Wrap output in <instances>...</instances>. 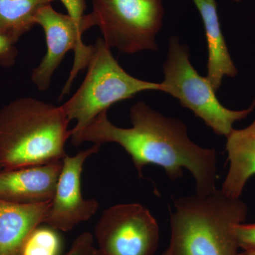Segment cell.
Instances as JSON below:
<instances>
[{"instance_id": "1", "label": "cell", "mask_w": 255, "mask_h": 255, "mask_svg": "<svg viewBox=\"0 0 255 255\" xmlns=\"http://www.w3.org/2000/svg\"><path fill=\"white\" fill-rule=\"evenodd\" d=\"M130 119L131 128L118 127L110 122L107 111L102 112L70 137L72 144L114 142L130 156L139 177L150 164L163 168L172 181L187 169L195 179L196 194L209 195L217 190V152L194 143L182 121L165 117L143 102L132 106Z\"/></svg>"}, {"instance_id": "2", "label": "cell", "mask_w": 255, "mask_h": 255, "mask_svg": "<svg viewBox=\"0 0 255 255\" xmlns=\"http://www.w3.org/2000/svg\"><path fill=\"white\" fill-rule=\"evenodd\" d=\"M62 106L21 97L0 109V165L14 169L62 160L71 136Z\"/></svg>"}, {"instance_id": "3", "label": "cell", "mask_w": 255, "mask_h": 255, "mask_svg": "<svg viewBox=\"0 0 255 255\" xmlns=\"http://www.w3.org/2000/svg\"><path fill=\"white\" fill-rule=\"evenodd\" d=\"M248 206L221 189L174 201L171 236L162 255H238L235 227L244 223Z\"/></svg>"}, {"instance_id": "4", "label": "cell", "mask_w": 255, "mask_h": 255, "mask_svg": "<svg viewBox=\"0 0 255 255\" xmlns=\"http://www.w3.org/2000/svg\"><path fill=\"white\" fill-rule=\"evenodd\" d=\"M86 68V76L81 85L62 105L68 120L76 121L70 137L114 104L132 98L140 92L162 91L161 83L145 81L128 73L101 38L92 45Z\"/></svg>"}, {"instance_id": "5", "label": "cell", "mask_w": 255, "mask_h": 255, "mask_svg": "<svg viewBox=\"0 0 255 255\" xmlns=\"http://www.w3.org/2000/svg\"><path fill=\"white\" fill-rule=\"evenodd\" d=\"M163 70L162 92L179 100L220 136L227 137L236 122L247 118L255 110V99L246 110H231L221 105L206 77L199 75L191 65L189 48L177 36L169 38Z\"/></svg>"}, {"instance_id": "6", "label": "cell", "mask_w": 255, "mask_h": 255, "mask_svg": "<svg viewBox=\"0 0 255 255\" xmlns=\"http://www.w3.org/2000/svg\"><path fill=\"white\" fill-rule=\"evenodd\" d=\"M90 14L110 48L127 54L157 50L156 36L164 15L162 0H92Z\"/></svg>"}, {"instance_id": "7", "label": "cell", "mask_w": 255, "mask_h": 255, "mask_svg": "<svg viewBox=\"0 0 255 255\" xmlns=\"http://www.w3.org/2000/svg\"><path fill=\"white\" fill-rule=\"evenodd\" d=\"M35 24L43 28L46 36L47 51L39 65L32 70L31 79L39 91L49 88L52 77L59 67L65 55L75 52L73 68L65 83L60 99L70 92L72 84L79 72L86 68L91 54L92 45L87 46L82 41V34L95 26L91 14H85L81 21L69 14L58 12L51 4L47 5L37 13Z\"/></svg>"}, {"instance_id": "8", "label": "cell", "mask_w": 255, "mask_h": 255, "mask_svg": "<svg viewBox=\"0 0 255 255\" xmlns=\"http://www.w3.org/2000/svg\"><path fill=\"white\" fill-rule=\"evenodd\" d=\"M95 236L103 255H155L159 228L142 204H117L103 211Z\"/></svg>"}, {"instance_id": "9", "label": "cell", "mask_w": 255, "mask_h": 255, "mask_svg": "<svg viewBox=\"0 0 255 255\" xmlns=\"http://www.w3.org/2000/svg\"><path fill=\"white\" fill-rule=\"evenodd\" d=\"M100 147L98 144H94L75 155L65 156L55 195L45 219L47 226L58 231L68 232L96 214L99 203L95 199H84L81 177L85 161L97 153Z\"/></svg>"}, {"instance_id": "10", "label": "cell", "mask_w": 255, "mask_h": 255, "mask_svg": "<svg viewBox=\"0 0 255 255\" xmlns=\"http://www.w3.org/2000/svg\"><path fill=\"white\" fill-rule=\"evenodd\" d=\"M63 159L0 171V199L21 204L49 203L53 199Z\"/></svg>"}, {"instance_id": "11", "label": "cell", "mask_w": 255, "mask_h": 255, "mask_svg": "<svg viewBox=\"0 0 255 255\" xmlns=\"http://www.w3.org/2000/svg\"><path fill=\"white\" fill-rule=\"evenodd\" d=\"M50 204H21L0 199V255H21L28 236L44 223Z\"/></svg>"}, {"instance_id": "12", "label": "cell", "mask_w": 255, "mask_h": 255, "mask_svg": "<svg viewBox=\"0 0 255 255\" xmlns=\"http://www.w3.org/2000/svg\"><path fill=\"white\" fill-rule=\"evenodd\" d=\"M202 18L208 45V72L206 78L215 91L222 85L224 77L233 78L238 69L225 41L216 0H192Z\"/></svg>"}, {"instance_id": "13", "label": "cell", "mask_w": 255, "mask_h": 255, "mask_svg": "<svg viewBox=\"0 0 255 255\" xmlns=\"http://www.w3.org/2000/svg\"><path fill=\"white\" fill-rule=\"evenodd\" d=\"M226 137L230 165L221 191L239 199L248 180L255 175V119L245 128H233Z\"/></svg>"}, {"instance_id": "14", "label": "cell", "mask_w": 255, "mask_h": 255, "mask_svg": "<svg viewBox=\"0 0 255 255\" xmlns=\"http://www.w3.org/2000/svg\"><path fill=\"white\" fill-rule=\"evenodd\" d=\"M56 0H0V32L16 43L35 26L40 9Z\"/></svg>"}, {"instance_id": "15", "label": "cell", "mask_w": 255, "mask_h": 255, "mask_svg": "<svg viewBox=\"0 0 255 255\" xmlns=\"http://www.w3.org/2000/svg\"><path fill=\"white\" fill-rule=\"evenodd\" d=\"M63 243L58 231L50 226H38L31 233L21 255H61Z\"/></svg>"}, {"instance_id": "16", "label": "cell", "mask_w": 255, "mask_h": 255, "mask_svg": "<svg viewBox=\"0 0 255 255\" xmlns=\"http://www.w3.org/2000/svg\"><path fill=\"white\" fill-rule=\"evenodd\" d=\"M239 248L243 251L255 252V223H242L235 227Z\"/></svg>"}, {"instance_id": "17", "label": "cell", "mask_w": 255, "mask_h": 255, "mask_svg": "<svg viewBox=\"0 0 255 255\" xmlns=\"http://www.w3.org/2000/svg\"><path fill=\"white\" fill-rule=\"evenodd\" d=\"M17 55L15 44L0 32V66L11 68L16 63Z\"/></svg>"}, {"instance_id": "18", "label": "cell", "mask_w": 255, "mask_h": 255, "mask_svg": "<svg viewBox=\"0 0 255 255\" xmlns=\"http://www.w3.org/2000/svg\"><path fill=\"white\" fill-rule=\"evenodd\" d=\"M94 237L89 232L82 233L74 241L65 255H87L93 248Z\"/></svg>"}, {"instance_id": "19", "label": "cell", "mask_w": 255, "mask_h": 255, "mask_svg": "<svg viewBox=\"0 0 255 255\" xmlns=\"http://www.w3.org/2000/svg\"><path fill=\"white\" fill-rule=\"evenodd\" d=\"M68 11V14L78 21L85 16L86 3L85 0H60Z\"/></svg>"}, {"instance_id": "20", "label": "cell", "mask_w": 255, "mask_h": 255, "mask_svg": "<svg viewBox=\"0 0 255 255\" xmlns=\"http://www.w3.org/2000/svg\"><path fill=\"white\" fill-rule=\"evenodd\" d=\"M87 255H103L100 253L98 249H96L95 247L92 248Z\"/></svg>"}, {"instance_id": "21", "label": "cell", "mask_w": 255, "mask_h": 255, "mask_svg": "<svg viewBox=\"0 0 255 255\" xmlns=\"http://www.w3.org/2000/svg\"><path fill=\"white\" fill-rule=\"evenodd\" d=\"M238 255H255V252L253 251H243L239 253Z\"/></svg>"}, {"instance_id": "22", "label": "cell", "mask_w": 255, "mask_h": 255, "mask_svg": "<svg viewBox=\"0 0 255 255\" xmlns=\"http://www.w3.org/2000/svg\"><path fill=\"white\" fill-rule=\"evenodd\" d=\"M235 1H242V0H235Z\"/></svg>"}, {"instance_id": "23", "label": "cell", "mask_w": 255, "mask_h": 255, "mask_svg": "<svg viewBox=\"0 0 255 255\" xmlns=\"http://www.w3.org/2000/svg\"><path fill=\"white\" fill-rule=\"evenodd\" d=\"M2 170V168H1V165H0V171Z\"/></svg>"}]
</instances>
